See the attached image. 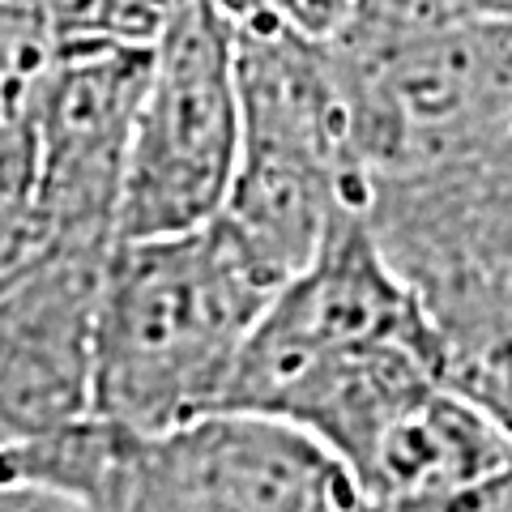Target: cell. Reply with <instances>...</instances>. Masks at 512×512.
<instances>
[{
  "label": "cell",
  "instance_id": "15",
  "mask_svg": "<svg viewBox=\"0 0 512 512\" xmlns=\"http://www.w3.org/2000/svg\"><path fill=\"white\" fill-rule=\"evenodd\" d=\"M346 512H380V508H372V504H367V500H359V504H350Z\"/></svg>",
  "mask_w": 512,
  "mask_h": 512
},
{
  "label": "cell",
  "instance_id": "5",
  "mask_svg": "<svg viewBox=\"0 0 512 512\" xmlns=\"http://www.w3.org/2000/svg\"><path fill=\"white\" fill-rule=\"evenodd\" d=\"M150 60L154 47L73 35L60 26L43 116L47 248H116L128 141Z\"/></svg>",
  "mask_w": 512,
  "mask_h": 512
},
{
  "label": "cell",
  "instance_id": "8",
  "mask_svg": "<svg viewBox=\"0 0 512 512\" xmlns=\"http://www.w3.org/2000/svg\"><path fill=\"white\" fill-rule=\"evenodd\" d=\"M56 47V18L0 9V278L47 248L43 116Z\"/></svg>",
  "mask_w": 512,
  "mask_h": 512
},
{
  "label": "cell",
  "instance_id": "10",
  "mask_svg": "<svg viewBox=\"0 0 512 512\" xmlns=\"http://www.w3.org/2000/svg\"><path fill=\"white\" fill-rule=\"evenodd\" d=\"M188 5H197V0H73L56 22L73 35L154 47Z\"/></svg>",
  "mask_w": 512,
  "mask_h": 512
},
{
  "label": "cell",
  "instance_id": "2",
  "mask_svg": "<svg viewBox=\"0 0 512 512\" xmlns=\"http://www.w3.org/2000/svg\"><path fill=\"white\" fill-rule=\"evenodd\" d=\"M282 286L214 218L107 256L94 414L128 431H171L227 410L239 359Z\"/></svg>",
  "mask_w": 512,
  "mask_h": 512
},
{
  "label": "cell",
  "instance_id": "13",
  "mask_svg": "<svg viewBox=\"0 0 512 512\" xmlns=\"http://www.w3.org/2000/svg\"><path fill=\"white\" fill-rule=\"evenodd\" d=\"M0 512H82V508L60 500L52 491H39V487L0 483Z\"/></svg>",
  "mask_w": 512,
  "mask_h": 512
},
{
  "label": "cell",
  "instance_id": "4",
  "mask_svg": "<svg viewBox=\"0 0 512 512\" xmlns=\"http://www.w3.org/2000/svg\"><path fill=\"white\" fill-rule=\"evenodd\" d=\"M244 150L235 22L197 0L154 43L120 192V239L210 227L231 197Z\"/></svg>",
  "mask_w": 512,
  "mask_h": 512
},
{
  "label": "cell",
  "instance_id": "7",
  "mask_svg": "<svg viewBox=\"0 0 512 512\" xmlns=\"http://www.w3.org/2000/svg\"><path fill=\"white\" fill-rule=\"evenodd\" d=\"M367 222L419 291L453 278L512 282V141L474 163L376 184Z\"/></svg>",
  "mask_w": 512,
  "mask_h": 512
},
{
  "label": "cell",
  "instance_id": "11",
  "mask_svg": "<svg viewBox=\"0 0 512 512\" xmlns=\"http://www.w3.org/2000/svg\"><path fill=\"white\" fill-rule=\"evenodd\" d=\"M235 26H291L308 39H338L359 0H218Z\"/></svg>",
  "mask_w": 512,
  "mask_h": 512
},
{
  "label": "cell",
  "instance_id": "9",
  "mask_svg": "<svg viewBox=\"0 0 512 512\" xmlns=\"http://www.w3.org/2000/svg\"><path fill=\"white\" fill-rule=\"evenodd\" d=\"M444 338L448 384L512 444V282L453 278L423 291Z\"/></svg>",
  "mask_w": 512,
  "mask_h": 512
},
{
  "label": "cell",
  "instance_id": "3",
  "mask_svg": "<svg viewBox=\"0 0 512 512\" xmlns=\"http://www.w3.org/2000/svg\"><path fill=\"white\" fill-rule=\"evenodd\" d=\"M0 483L39 487L82 512H346L363 495L325 444L252 410L171 431L90 419L0 448Z\"/></svg>",
  "mask_w": 512,
  "mask_h": 512
},
{
  "label": "cell",
  "instance_id": "1",
  "mask_svg": "<svg viewBox=\"0 0 512 512\" xmlns=\"http://www.w3.org/2000/svg\"><path fill=\"white\" fill-rule=\"evenodd\" d=\"M440 384L448 376L436 316L355 210L333 222L312 261L269 299L227 410L308 431L350 474Z\"/></svg>",
  "mask_w": 512,
  "mask_h": 512
},
{
  "label": "cell",
  "instance_id": "6",
  "mask_svg": "<svg viewBox=\"0 0 512 512\" xmlns=\"http://www.w3.org/2000/svg\"><path fill=\"white\" fill-rule=\"evenodd\" d=\"M111 248H43L0 278V448L94 414V342Z\"/></svg>",
  "mask_w": 512,
  "mask_h": 512
},
{
  "label": "cell",
  "instance_id": "12",
  "mask_svg": "<svg viewBox=\"0 0 512 512\" xmlns=\"http://www.w3.org/2000/svg\"><path fill=\"white\" fill-rule=\"evenodd\" d=\"M478 18L474 0H359L355 18L346 30H363V35H393V30H419L436 22Z\"/></svg>",
  "mask_w": 512,
  "mask_h": 512
},
{
  "label": "cell",
  "instance_id": "14",
  "mask_svg": "<svg viewBox=\"0 0 512 512\" xmlns=\"http://www.w3.org/2000/svg\"><path fill=\"white\" fill-rule=\"evenodd\" d=\"M478 18H508L512 22V0H474Z\"/></svg>",
  "mask_w": 512,
  "mask_h": 512
}]
</instances>
